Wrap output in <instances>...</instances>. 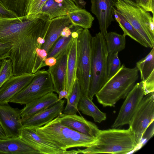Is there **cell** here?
Returning a JSON list of instances; mask_svg holds the SVG:
<instances>
[{
    "label": "cell",
    "instance_id": "1",
    "mask_svg": "<svg viewBox=\"0 0 154 154\" xmlns=\"http://www.w3.org/2000/svg\"><path fill=\"white\" fill-rule=\"evenodd\" d=\"M50 23L49 18L45 19L12 44L9 58L14 75L34 73L46 66L48 53L42 46Z\"/></svg>",
    "mask_w": 154,
    "mask_h": 154
},
{
    "label": "cell",
    "instance_id": "2",
    "mask_svg": "<svg viewBox=\"0 0 154 154\" xmlns=\"http://www.w3.org/2000/svg\"><path fill=\"white\" fill-rule=\"evenodd\" d=\"M138 146L131 129L112 128L100 130L94 142L84 149H78L77 153L84 154H126Z\"/></svg>",
    "mask_w": 154,
    "mask_h": 154
},
{
    "label": "cell",
    "instance_id": "3",
    "mask_svg": "<svg viewBox=\"0 0 154 154\" xmlns=\"http://www.w3.org/2000/svg\"><path fill=\"white\" fill-rule=\"evenodd\" d=\"M34 128L40 137L65 150L74 147H87L96 140V137L80 133L62 124L57 117L42 126Z\"/></svg>",
    "mask_w": 154,
    "mask_h": 154
},
{
    "label": "cell",
    "instance_id": "4",
    "mask_svg": "<svg viewBox=\"0 0 154 154\" xmlns=\"http://www.w3.org/2000/svg\"><path fill=\"white\" fill-rule=\"evenodd\" d=\"M136 67L130 68L123 64L118 71L107 81L95 95L103 107L114 106L120 99L125 98L137 80Z\"/></svg>",
    "mask_w": 154,
    "mask_h": 154
},
{
    "label": "cell",
    "instance_id": "5",
    "mask_svg": "<svg viewBox=\"0 0 154 154\" xmlns=\"http://www.w3.org/2000/svg\"><path fill=\"white\" fill-rule=\"evenodd\" d=\"M115 8L140 33L149 47L154 46V18L132 0H118Z\"/></svg>",
    "mask_w": 154,
    "mask_h": 154
},
{
    "label": "cell",
    "instance_id": "6",
    "mask_svg": "<svg viewBox=\"0 0 154 154\" xmlns=\"http://www.w3.org/2000/svg\"><path fill=\"white\" fill-rule=\"evenodd\" d=\"M90 79L88 97L92 100L108 80L106 59L108 55L104 37L100 32L92 37L91 46Z\"/></svg>",
    "mask_w": 154,
    "mask_h": 154
},
{
    "label": "cell",
    "instance_id": "7",
    "mask_svg": "<svg viewBox=\"0 0 154 154\" xmlns=\"http://www.w3.org/2000/svg\"><path fill=\"white\" fill-rule=\"evenodd\" d=\"M92 36L88 29H82L77 38V72L82 94L88 96L90 79Z\"/></svg>",
    "mask_w": 154,
    "mask_h": 154
},
{
    "label": "cell",
    "instance_id": "8",
    "mask_svg": "<svg viewBox=\"0 0 154 154\" xmlns=\"http://www.w3.org/2000/svg\"><path fill=\"white\" fill-rule=\"evenodd\" d=\"M46 15L42 14L11 18H0V42L12 44L30 30Z\"/></svg>",
    "mask_w": 154,
    "mask_h": 154
},
{
    "label": "cell",
    "instance_id": "9",
    "mask_svg": "<svg viewBox=\"0 0 154 154\" xmlns=\"http://www.w3.org/2000/svg\"><path fill=\"white\" fill-rule=\"evenodd\" d=\"M52 92L53 85L49 73L45 69L39 70L32 81L9 102L26 105Z\"/></svg>",
    "mask_w": 154,
    "mask_h": 154
},
{
    "label": "cell",
    "instance_id": "10",
    "mask_svg": "<svg viewBox=\"0 0 154 154\" xmlns=\"http://www.w3.org/2000/svg\"><path fill=\"white\" fill-rule=\"evenodd\" d=\"M154 120V92L145 95L141 100L129 124L139 145L146 130Z\"/></svg>",
    "mask_w": 154,
    "mask_h": 154
},
{
    "label": "cell",
    "instance_id": "11",
    "mask_svg": "<svg viewBox=\"0 0 154 154\" xmlns=\"http://www.w3.org/2000/svg\"><path fill=\"white\" fill-rule=\"evenodd\" d=\"M145 95L144 83L142 81L135 84L128 93L112 128H116L129 124L131 118Z\"/></svg>",
    "mask_w": 154,
    "mask_h": 154
},
{
    "label": "cell",
    "instance_id": "12",
    "mask_svg": "<svg viewBox=\"0 0 154 154\" xmlns=\"http://www.w3.org/2000/svg\"><path fill=\"white\" fill-rule=\"evenodd\" d=\"M21 109L12 107L8 103L0 104V123L8 138L20 137L23 127Z\"/></svg>",
    "mask_w": 154,
    "mask_h": 154
},
{
    "label": "cell",
    "instance_id": "13",
    "mask_svg": "<svg viewBox=\"0 0 154 154\" xmlns=\"http://www.w3.org/2000/svg\"><path fill=\"white\" fill-rule=\"evenodd\" d=\"M118 0H91V11L96 17L100 33L105 37L107 29L114 21L113 8Z\"/></svg>",
    "mask_w": 154,
    "mask_h": 154
},
{
    "label": "cell",
    "instance_id": "14",
    "mask_svg": "<svg viewBox=\"0 0 154 154\" xmlns=\"http://www.w3.org/2000/svg\"><path fill=\"white\" fill-rule=\"evenodd\" d=\"M20 137L32 146L40 154H66L67 151L40 137L36 133L34 127L23 126Z\"/></svg>",
    "mask_w": 154,
    "mask_h": 154
},
{
    "label": "cell",
    "instance_id": "15",
    "mask_svg": "<svg viewBox=\"0 0 154 154\" xmlns=\"http://www.w3.org/2000/svg\"><path fill=\"white\" fill-rule=\"evenodd\" d=\"M37 73H25L11 77L0 88V104L9 103L13 96L32 81Z\"/></svg>",
    "mask_w": 154,
    "mask_h": 154
},
{
    "label": "cell",
    "instance_id": "16",
    "mask_svg": "<svg viewBox=\"0 0 154 154\" xmlns=\"http://www.w3.org/2000/svg\"><path fill=\"white\" fill-rule=\"evenodd\" d=\"M57 118L62 124L87 135L96 137L100 130L94 123L76 114L69 115L61 112Z\"/></svg>",
    "mask_w": 154,
    "mask_h": 154
},
{
    "label": "cell",
    "instance_id": "17",
    "mask_svg": "<svg viewBox=\"0 0 154 154\" xmlns=\"http://www.w3.org/2000/svg\"><path fill=\"white\" fill-rule=\"evenodd\" d=\"M65 100H61L53 106L26 119L23 120V126L39 128L48 123L62 112Z\"/></svg>",
    "mask_w": 154,
    "mask_h": 154
},
{
    "label": "cell",
    "instance_id": "18",
    "mask_svg": "<svg viewBox=\"0 0 154 154\" xmlns=\"http://www.w3.org/2000/svg\"><path fill=\"white\" fill-rule=\"evenodd\" d=\"M79 8L72 0H48L39 14L47 15L51 20L60 16H68L69 13Z\"/></svg>",
    "mask_w": 154,
    "mask_h": 154
},
{
    "label": "cell",
    "instance_id": "19",
    "mask_svg": "<svg viewBox=\"0 0 154 154\" xmlns=\"http://www.w3.org/2000/svg\"><path fill=\"white\" fill-rule=\"evenodd\" d=\"M69 50L63 52L58 56L56 58L55 64L49 66L47 70L51 75L54 92L58 94L65 88L67 54Z\"/></svg>",
    "mask_w": 154,
    "mask_h": 154
},
{
    "label": "cell",
    "instance_id": "20",
    "mask_svg": "<svg viewBox=\"0 0 154 154\" xmlns=\"http://www.w3.org/2000/svg\"><path fill=\"white\" fill-rule=\"evenodd\" d=\"M72 25L68 16H60L50 20L45 38V42L42 45V48L48 53L54 44L60 36L63 29Z\"/></svg>",
    "mask_w": 154,
    "mask_h": 154
},
{
    "label": "cell",
    "instance_id": "21",
    "mask_svg": "<svg viewBox=\"0 0 154 154\" xmlns=\"http://www.w3.org/2000/svg\"><path fill=\"white\" fill-rule=\"evenodd\" d=\"M38 153V151L20 137L0 140V154Z\"/></svg>",
    "mask_w": 154,
    "mask_h": 154
},
{
    "label": "cell",
    "instance_id": "22",
    "mask_svg": "<svg viewBox=\"0 0 154 154\" xmlns=\"http://www.w3.org/2000/svg\"><path fill=\"white\" fill-rule=\"evenodd\" d=\"M58 99L57 95L52 92L28 103L21 109L22 118L26 119L50 107L57 102Z\"/></svg>",
    "mask_w": 154,
    "mask_h": 154
},
{
    "label": "cell",
    "instance_id": "23",
    "mask_svg": "<svg viewBox=\"0 0 154 154\" xmlns=\"http://www.w3.org/2000/svg\"><path fill=\"white\" fill-rule=\"evenodd\" d=\"M77 48V38L73 39L67 54L64 88L68 92V97L76 78Z\"/></svg>",
    "mask_w": 154,
    "mask_h": 154
},
{
    "label": "cell",
    "instance_id": "24",
    "mask_svg": "<svg viewBox=\"0 0 154 154\" xmlns=\"http://www.w3.org/2000/svg\"><path fill=\"white\" fill-rule=\"evenodd\" d=\"M78 108L84 114L91 117L95 122L100 123L106 119V114L101 111L88 96L82 94Z\"/></svg>",
    "mask_w": 154,
    "mask_h": 154
},
{
    "label": "cell",
    "instance_id": "25",
    "mask_svg": "<svg viewBox=\"0 0 154 154\" xmlns=\"http://www.w3.org/2000/svg\"><path fill=\"white\" fill-rule=\"evenodd\" d=\"M113 14L115 20L122 30L124 35L128 36L145 47H149L147 42L140 33L115 7L113 8Z\"/></svg>",
    "mask_w": 154,
    "mask_h": 154
},
{
    "label": "cell",
    "instance_id": "26",
    "mask_svg": "<svg viewBox=\"0 0 154 154\" xmlns=\"http://www.w3.org/2000/svg\"><path fill=\"white\" fill-rule=\"evenodd\" d=\"M68 16L73 25L84 29L91 28L94 19L90 12L81 8L69 13Z\"/></svg>",
    "mask_w": 154,
    "mask_h": 154
},
{
    "label": "cell",
    "instance_id": "27",
    "mask_svg": "<svg viewBox=\"0 0 154 154\" xmlns=\"http://www.w3.org/2000/svg\"><path fill=\"white\" fill-rule=\"evenodd\" d=\"M125 36L114 32L107 33L105 37L108 54L119 53L124 49L125 46Z\"/></svg>",
    "mask_w": 154,
    "mask_h": 154
},
{
    "label": "cell",
    "instance_id": "28",
    "mask_svg": "<svg viewBox=\"0 0 154 154\" xmlns=\"http://www.w3.org/2000/svg\"><path fill=\"white\" fill-rule=\"evenodd\" d=\"M81 95L80 87L76 78L74 84L72 91L66 99V105L62 112L64 114L71 115L79 113L78 108L79 101Z\"/></svg>",
    "mask_w": 154,
    "mask_h": 154
},
{
    "label": "cell",
    "instance_id": "29",
    "mask_svg": "<svg viewBox=\"0 0 154 154\" xmlns=\"http://www.w3.org/2000/svg\"><path fill=\"white\" fill-rule=\"evenodd\" d=\"M32 0H0L8 10L14 13L17 17L27 15Z\"/></svg>",
    "mask_w": 154,
    "mask_h": 154
},
{
    "label": "cell",
    "instance_id": "30",
    "mask_svg": "<svg viewBox=\"0 0 154 154\" xmlns=\"http://www.w3.org/2000/svg\"><path fill=\"white\" fill-rule=\"evenodd\" d=\"M144 57L137 62L136 67L139 71L142 81H144L154 71V46Z\"/></svg>",
    "mask_w": 154,
    "mask_h": 154
},
{
    "label": "cell",
    "instance_id": "31",
    "mask_svg": "<svg viewBox=\"0 0 154 154\" xmlns=\"http://www.w3.org/2000/svg\"><path fill=\"white\" fill-rule=\"evenodd\" d=\"M74 38L72 33L68 37L60 36L48 53L47 58L53 57L56 58L63 52L68 50Z\"/></svg>",
    "mask_w": 154,
    "mask_h": 154
},
{
    "label": "cell",
    "instance_id": "32",
    "mask_svg": "<svg viewBox=\"0 0 154 154\" xmlns=\"http://www.w3.org/2000/svg\"><path fill=\"white\" fill-rule=\"evenodd\" d=\"M118 53L108 54L106 59V73L108 80L115 75L121 67Z\"/></svg>",
    "mask_w": 154,
    "mask_h": 154
},
{
    "label": "cell",
    "instance_id": "33",
    "mask_svg": "<svg viewBox=\"0 0 154 154\" xmlns=\"http://www.w3.org/2000/svg\"><path fill=\"white\" fill-rule=\"evenodd\" d=\"M13 75V65L11 60L8 58L2 60L0 69V88Z\"/></svg>",
    "mask_w": 154,
    "mask_h": 154
},
{
    "label": "cell",
    "instance_id": "34",
    "mask_svg": "<svg viewBox=\"0 0 154 154\" xmlns=\"http://www.w3.org/2000/svg\"><path fill=\"white\" fill-rule=\"evenodd\" d=\"M48 0H32L27 15H33L39 14L42 6Z\"/></svg>",
    "mask_w": 154,
    "mask_h": 154
},
{
    "label": "cell",
    "instance_id": "35",
    "mask_svg": "<svg viewBox=\"0 0 154 154\" xmlns=\"http://www.w3.org/2000/svg\"><path fill=\"white\" fill-rule=\"evenodd\" d=\"M12 46L11 43L0 42V61L9 58Z\"/></svg>",
    "mask_w": 154,
    "mask_h": 154
},
{
    "label": "cell",
    "instance_id": "36",
    "mask_svg": "<svg viewBox=\"0 0 154 154\" xmlns=\"http://www.w3.org/2000/svg\"><path fill=\"white\" fill-rule=\"evenodd\" d=\"M134 1L146 11L151 12L154 16V0H134Z\"/></svg>",
    "mask_w": 154,
    "mask_h": 154
},
{
    "label": "cell",
    "instance_id": "37",
    "mask_svg": "<svg viewBox=\"0 0 154 154\" xmlns=\"http://www.w3.org/2000/svg\"><path fill=\"white\" fill-rule=\"evenodd\" d=\"M145 95L154 91V71H153L146 79L143 81Z\"/></svg>",
    "mask_w": 154,
    "mask_h": 154
},
{
    "label": "cell",
    "instance_id": "38",
    "mask_svg": "<svg viewBox=\"0 0 154 154\" xmlns=\"http://www.w3.org/2000/svg\"><path fill=\"white\" fill-rule=\"evenodd\" d=\"M17 17L13 12L8 10L0 1V18H11Z\"/></svg>",
    "mask_w": 154,
    "mask_h": 154
},
{
    "label": "cell",
    "instance_id": "39",
    "mask_svg": "<svg viewBox=\"0 0 154 154\" xmlns=\"http://www.w3.org/2000/svg\"><path fill=\"white\" fill-rule=\"evenodd\" d=\"M57 62L56 59L53 57L47 58L45 62L46 66H51L54 65Z\"/></svg>",
    "mask_w": 154,
    "mask_h": 154
},
{
    "label": "cell",
    "instance_id": "40",
    "mask_svg": "<svg viewBox=\"0 0 154 154\" xmlns=\"http://www.w3.org/2000/svg\"><path fill=\"white\" fill-rule=\"evenodd\" d=\"M59 97L57 100V102L61 100L63 98H65L67 99L68 98V92L65 88L60 91L59 92Z\"/></svg>",
    "mask_w": 154,
    "mask_h": 154
},
{
    "label": "cell",
    "instance_id": "41",
    "mask_svg": "<svg viewBox=\"0 0 154 154\" xmlns=\"http://www.w3.org/2000/svg\"><path fill=\"white\" fill-rule=\"evenodd\" d=\"M76 5L80 8H85L86 2L84 0H72Z\"/></svg>",
    "mask_w": 154,
    "mask_h": 154
},
{
    "label": "cell",
    "instance_id": "42",
    "mask_svg": "<svg viewBox=\"0 0 154 154\" xmlns=\"http://www.w3.org/2000/svg\"><path fill=\"white\" fill-rule=\"evenodd\" d=\"M8 138L0 123V140Z\"/></svg>",
    "mask_w": 154,
    "mask_h": 154
},
{
    "label": "cell",
    "instance_id": "43",
    "mask_svg": "<svg viewBox=\"0 0 154 154\" xmlns=\"http://www.w3.org/2000/svg\"><path fill=\"white\" fill-rule=\"evenodd\" d=\"M2 61H0V69L1 66L2 64Z\"/></svg>",
    "mask_w": 154,
    "mask_h": 154
},
{
    "label": "cell",
    "instance_id": "44",
    "mask_svg": "<svg viewBox=\"0 0 154 154\" xmlns=\"http://www.w3.org/2000/svg\"><path fill=\"white\" fill-rule=\"evenodd\" d=\"M133 0V1H134V0Z\"/></svg>",
    "mask_w": 154,
    "mask_h": 154
}]
</instances>
